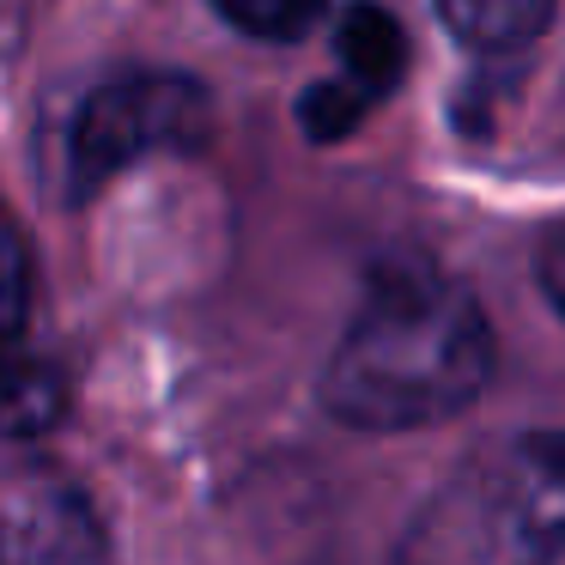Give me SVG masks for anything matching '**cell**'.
Returning a JSON list of instances; mask_svg holds the SVG:
<instances>
[{
    "instance_id": "obj_1",
    "label": "cell",
    "mask_w": 565,
    "mask_h": 565,
    "mask_svg": "<svg viewBox=\"0 0 565 565\" xmlns=\"http://www.w3.org/2000/svg\"><path fill=\"white\" fill-rule=\"evenodd\" d=\"M492 377V329L475 292L431 262L377 268L322 371V402L359 431H419L462 414Z\"/></svg>"
},
{
    "instance_id": "obj_2",
    "label": "cell",
    "mask_w": 565,
    "mask_h": 565,
    "mask_svg": "<svg viewBox=\"0 0 565 565\" xmlns=\"http://www.w3.org/2000/svg\"><path fill=\"white\" fill-rule=\"evenodd\" d=\"M213 135L207 86L164 67L104 74L43 122V183L62 201L98 195L152 152H195Z\"/></svg>"
},
{
    "instance_id": "obj_3",
    "label": "cell",
    "mask_w": 565,
    "mask_h": 565,
    "mask_svg": "<svg viewBox=\"0 0 565 565\" xmlns=\"http://www.w3.org/2000/svg\"><path fill=\"white\" fill-rule=\"evenodd\" d=\"M468 535L480 565L565 559V431H523L475 468Z\"/></svg>"
},
{
    "instance_id": "obj_4",
    "label": "cell",
    "mask_w": 565,
    "mask_h": 565,
    "mask_svg": "<svg viewBox=\"0 0 565 565\" xmlns=\"http://www.w3.org/2000/svg\"><path fill=\"white\" fill-rule=\"evenodd\" d=\"M7 565H116L104 523L67 480L19 475L7 487Z\"/></svg>"
},
{
    "instance_id": "obj_5",
    "label": "cell",
    "mask_w": 565,
    "mask_h": 565,
    "mask_svg": "<svg viewBox=\"0 0 565 565\" xmlns=\"http://www.w3.org/2000/svg\"><path fill=\"white\" fill-rule=\"evenodd\" d=\"M334 50H341V79L359 86L371 104L390 98L407 74V38L383 7H353V13H341Z\"/></svg>"
},
{
    "instance_id": "obj_6",
    "label": "cell",
    "mask_w": 565,
    "mask_h": 565,
    "mask_svg": "<svg viewBox=\"0 0 565 565\" xmlns=\"http://www.w3.org/2000/svg\"><path fill=\"white\" fill-rule=\"evenodd\" d=\"M444 25L468 50H516V43L541 38L553 25V7H535V0H450Z\"/></svg>"
},
{
    "instance_id": "obj_7",
    "label": "cell",
    "mask_w": 565,
    "mask_h": 565,
    "mask_svg": "<svg viewBox=\"0 0 565 565\" xmlns=\"http://www.w3.org/2000/svg\"><path fill=\"white\" fill-rule=\"evenodd\" d=\"M365 110H371V98L359 86H347V79H317V86L305 92V104H298V122H305L310 140L334 147V140H347L365 122Z\"/></svg>"
},
{
    "instance_id": "obj_8",
    "label": "cell",
    "mask_w": 565,
    "mask_h": 565,
    "mask_svg": "<svg viewBox=\"0 0 565 565\" xmlns=\"http://www.w3.org/2000/svg\"><path fill=\"white\" fill-rule=\"evenodd\" d=\"M55 414H62V377H55L50 365H38V359H19L13 395H7V426H13V438L43 431Z\"/></svg>"
},
{
    "instance_id": "obj_9",
    "label": "cell",
    "mask_w": 565,
    "mask_h": 565,
    "mask_svg": "<svg viewBox=\"0 0 565 565\" xmlns=\"http://www.w3.org/2000/svg\"><path fill=\"white\" fill-rule=\"evenodd\" d=\"M220 19L237 25V31H249V38L286 43V38H298V31L317 25V7H310V0H280V7H268V0H225Z\"/></svg>"
},
{
    "instance_id": "obj_10",
    "label": "cell",
    "mask_w": 565,
    "mask_h": 565,
    "mask_svg": "<svg viewBox=\"0 0 565 565\" xmlns=\"http://www.w3.org/2000/svg\"><path fill=\"white\" fill-rule=\"evenodd\" d=\"M535 280H541V292H547V305L565 317V232H553L547 244H541V256H535Z\"/></svg>"
}]
</instances>
